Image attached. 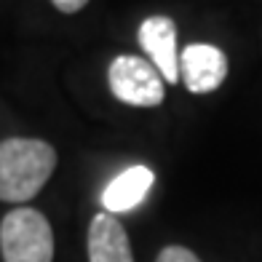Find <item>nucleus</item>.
Instances as JSON below:
<instances>
[{
    "label": "nucleus",
    "mask_w": 262,
    "mask_h": 262,
    "mask_svg": "<svg viewBox=\"0 0 262 262\" xmlns=\"http://www.w3.org/2000/svg\"><path fill=\"white\" fill-rule=\"evenodd\" d=\"M56 169V150L43 139L11 137L0 142V201L27 204Z\"/></svg>",
    "instance_id": "nucleus-1"
},
{
    "label": "nucleus",
    "mask_w": 262,
    "mask_h": 262,
    "mask_svg": "<svg viewBox=\"0 0 262 262\" xmlns=\"http://www.w3.org/2000/svg\"><path fill=\"white\" fill-rule=\"evenodd\" d=\"M0 252L6 262H54V230L46 214L30 206L8 211L0 222Z\"/></svg>",
    "instance_id": "nucleus-2"
},
{
    "label": "nucleus",
    "mask_w": 262,
    "mask_h": 262,
    "mask_svg": "<svg viewBox=\"0 0 262 262\" xmlns=\"http://www.w3.org/2000/svg\"><path fill=\"white\" fill-rule=\"evenodd\" d=\"M107 83L118 102L131 107H158L163 102V78L145 56L123 54L107 70Z\"/></svg>",
    "instance_id": "nucleus-3"
},
{
    "label": "nucleus",
    "mask_w": 262,
    "mask_h": 262,
    "mask_svg": "<svg viewBox=\"0 0 262 262\" xmlns=\"http://www.w3.org/2000/svg\"><path fill=\"white\" fill-rule=\"evenodd\" d=\"M228 78V56L209 43H193L180 51V80L193 94H209Z\"/></svg>",
    "instance_id": "nucleus-4"
},
{
    "label": "nucleus",
    "mask_w": 262,
    "mask_h": 262,
    "mask_svg": "<svg viewBox=\"0 0 262 262\" xmlns=\"http://www.w3.org/2000/svg\"><path fill=\"white\" fill-rule=\"evenodd\" d=\"M139 46L156 64L166 83H180V49H177V25L169 16H147L139 25Z\"/></svg>",
    "instance_id": "nucleus-5"
},
{
    "label": "nucleus",
    "mask_w": 262,
    "mask_h": 262,
    "mask_svg": "<svg viewBox=\"0 0 262 262\" xmlns=\"http://www.w3.org/2000/svg\"><path fill=\"white\" fill-rule=\"evenodd\" d=\"M89 262H134L128 233L113 214H97L89 225Z\"/></svg>",
    "instance_id": "nucleus-6"
},
{
    "label": "nucleus",
    "mask_w": 262,
    "mask_h": 262,
    "mask_svg": "<svg viewBox=\"0 0 262 262\" xmlns=\"http://www.w3.org/2000/svg\"><path fill=\"white\" fill-rule=\"evenodd\" d=\"M152 171L147 166H128L126 171H121L115 180L102 190V206L107 214H123L137 209L145 201L147 190L152 187Z\"/></svg>",
    "instance_id": "nucleus-7"
},
{
    "label": "nucleus",
    "mask_w": 262,
    "mask_h": 262,
    "mask_svg": "<svg viewBox=\"0 0 262 262\" xmlns=\"http://www.w3.org/2000/svg\"><path fill=\"white\" fill-rule=\"evenodd\" d=\"M156 262H201V259H198L195 252H190L187 246L171 244V246H163V249H161L158 257H156Z\"/></svg>",
    "instance_id": "nucleus-8"
},
{
    "label": "nucleus",
    "mask_w": 262,
    "mask_h": 262,
    "mask_svg": "<svg viewBox=\"0 0 262 262\" xmlns=\"http://www.w3.org/2000/svg\"><path fill=\"white\" fill-rule=\"evenodd\" d=\"M56 11H62V14H78V11L89 3V0H51Z\"/></svg>",
    "instance_id": "nucleus-9"
}]
</instances>
